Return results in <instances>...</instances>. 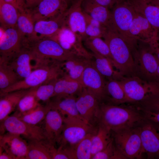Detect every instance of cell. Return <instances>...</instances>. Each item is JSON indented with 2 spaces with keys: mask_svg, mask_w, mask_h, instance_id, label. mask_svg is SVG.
Instances as JSON below:
<instances>
[{
  "mask_svg": "<svg viewBox=\"0 0 159 159\" xmlns=\"http://www.w3.org/2000/svg\"><path fill=\"white\" fill-rule=\"evenodd\" d=\"M144 118L139 110L132 107L102 103L100 104L99 124L114 132L135 127Z\"/></svg>",
  "mask_w": 159,
  "mask_h": 159,
  "instance_id": "6da1fadb",
  "label": "cell"
},
{
  "mask_svg": "<svg viewBox=\"0 0 159 159\" xmlns=\"http://www.w3.org/2000/svg\"><path fill=\"white\" fill-rule=\"evenodd\" d=\"M62 62L46 59L40 60L34 65V69L24 79L0 91V95L15 91L30 89L54 80L64 74Z\"/></svg>",
  "mask_w": 159,
  "mask_h": 159,
  "instance_id": "7a4b0ae2",
  "label": "cell"
},
{
  "mask_svg": "<svg viewBox=\"0 0 159 159\" xmlns=\"http://www.w3.org/2000/svg\"><path fill=\"white\" fill-rule=\"evenodd\" d=\"M102 38L109 47L116 69L124 77L136 75L132 51L126 41L111 27L107 28Z\"/></svg>",
  "mask_w": 159,
  "mask_h": 159,
  "instance_id": "3957f363",
  "label": "cell"
},
{
  "mask_svg": "<svg viewBox=\"0 0 159 159\" xmlns=\"http://www.w3.org/2000/svg\"><path fill=\"white\" fill-rule=\"evenodd\" d=\"M22 45L31 52L35 61L50 59L64 62L78 55L65 49L50 38L23 40Z\"/></svg>",
  "mask_w": 159,
  "mask_h": 159,
  "instance_id": "277c9868",
  "label": "cell"
},
{
  "mask_svg": "<svg viewBox=\"0 0 159 159\" xmlns=\"http://www.w3.org/2000/svg\"><path fill=\"white\" fill-rule=\"evenodd\" d=\"M111 27L126 41L132 50L137 46V42L131 37L129 30L135 11L127 0H118L112 8Z\"/></svg>",
  "mask_w": 159,
  "mask_h": 159,
  "instance_id": "5b68a950",
  "label": "cell"
},
{
  "mask_svg": "<svg viewBox=\"0 0 159 159\" xmlns=\"http://www.w3.org/2000/svg\"><path fill=\"white\" fill-rule=\"evenodd\" d=\"M115 144L127 159H141L144 153L140 127L112 132Z\"/></svg>",
  "mask_w": 159,
  "mask_h": 159,
  "instance_id": "8992f818",
  "label": "cell"
},
{
  "mask_svg": "<svg viewBox=\"0 0 159 159\" xmlns=\"http://www.w3.org/2000/svg\"><path fill=\"white\" fill-rule=\"evenodd\" d=\"M128 102H140L159 92V85L137 75L124 77L120 80Z\"/></svg>",
  "mask_w": 159,
  "mask_h": 159,
  "instance_id": "52a82bcc",
  "label": "cell"
},
{
  "mask_svg": "<svg viewBox=\"0 0 159 159\" xmlns=\"http://www.w3.org/2000/svg\"><path fill=\"white\" fill-rule=\"evenodd\" d=\"M132 53L136 75L146 81L157 83L158 60L149 46L148 47H140L138 49L136 47Z\"/></svg>",
  "mask_w": 159,
  "mask_h": 159,
  "instance_id": "ba28073f",
  "label": "cell"
},
{
  "mask_svg": "<svg viewBox=\"0 0 159 159\" xmlns=\"http://www.w3.org/2000/svg\"><path fill=\"white\" fill-rule=\"evenodd\" d=\"M64 125L60 138L57 143L58 148H63L76 144L89 134L95 133L96 127L80 119L64 122Z\"/></svg>",
  "mask_w": 159,
  "mask_h": 159,
  "instance_id": "9c48e42d",
  "label": "cell"
},
{
  "mask_svg": "<svg viewBox=\"0 0 159 159\" xmlns=\"http://www.w3.org/2000/svg\"><path fill=\"white\" fill-rule=\"evenodd\" d=\"M5 131L19 135L27 141L45 140L40 126L28 124L14 115L0 122V135Z\"/></svg>",
  "mask_w": 159,
  "mask_h": 159,
  "instance_id": "30bf717a",
  "label": "cell"
},
{
  "mask_svg": "<svg viewBox=\"0 0 159 159\" xmlns=\"http://www.w3.org/2000/svg\"><path fill=\"white\" fill-rule=\"evenodd\" d=\"M77 96L76 104L80 116L89 124L97 127L100 103L94 95L84 88Z\"/></svg>",
  "mask_w": 159,
  "mask_h": 159,
  "instance_id": "8fae6325",
  "label": "cell"
},
{
  "mask_svg": "<svg viewBox=\"0 0 159 159\" xmlns=\"http://www.w3.org/2000/svg\"><path fill=\"white\" fill-rule=\"evenodd\" d=\"M66 0H40L35 5L27 8L34 22L41 20L55 19L67 9Z\"/></svg>",
  "mask_w": 159,
  "mask_h": 159,
  "instance_id": "7c38bea8",
  "label": "cell"
},
{
  "mask_svg": "<svg viewBox=\"0 0 159 159\" xmlns=\"http://www.w3.org/2000/svg\"><path fill=\"white\" fill-rule=\"evenodd\" d=\"M22 36L16 28H0V60L9 62L22 48Z\"/></svg>",
  "mask_w": 159,
  "mask_h": 159,
  "instance_id": "4fadbf2b",
  "label": "cell"
},
{
  "mask_svg": "<svg viewBox=\"0 0 159 159\" xmlns=\"http://www.w3.org/2000/svg\"><path fill=\"white\" fill-rule=\"evenodd\" d=\"M80 82L83 87L94 95L100 103L104 102L106 99V82L104 77L95 68L92 62L84 70Z\"/></svg>",
  "mask_w": 159,
  "mask_h": 159,
  "instance_id": "5bb4252c",
  "label": "cell"
},
{
  "mask_svg": "<svg viewBox=\"0 0 159 159\" xmlns=\"http://www.w3.org/2000/svg\"><path fill=\"white\" fill-rule=\"evenodd\" d=\"M51 38L65 49L76 55L90 59L93 58L92 54L88 52L83 45L81 37L65 26H63Z\"/></svg>",
  "mask_w": 159,
  "mask_h": 159,
  "instance_id": "9a60e30c",
  "label": "cell"
},
{
  "mask_svg": "<svg viewBox=\"0 0 159 159\" xmlns=\"http://www.w3.org/2000/svg\"><path fill=\"white\" fill-rule=\"evenodd\" d=\"M147 120L140 127L144 153L148 159H159V125Z\"/></svg>",
  "mask_w": 159,
  "mask_h": 159,
  "instance_id": "2e32d148",
  "label": "cell"
},
{
  "mask_svg": "<svg viewBox=\"0 0 159 159\" xmlns=\"http://www.w3.org/2000/svg\"><path fill=\"white\" fill-rule=\"evenodd\" d=\"M129 33L131 38L135 41L149 44L158 38L159 31L145 17L135 11Z\"/></svg>",
  "mask_w": 159,
  "mask_h": 159,
  "instance_id": "e0dca14e",
  "label": "cell"
},
{
  "mask_svg": "<svg viewBox=\"0 0 159 159\" xmlns=\"http://www.w3.org/2000/svg\"><path fill=\"white\" fill-rule=\"evenodd\" d=\"M42 122V123L40 126L45 140L55 146L60 138L64 126L62 116L56 109L51 107Z\"/></svg>",
  "mask_w": 159,
  "mask_h": 159,
  "instance_id": "ac0fdd59",
  "label": "cell"
},
{
  "mask_svg": "<svg viewBox=\"0 0 159 159\" xmlns=\"http://www.w3.org/2000/svg\"><path fill=\"white\" fill-rule=\"evenodd\" d=\"M82 1L76 0L67 9L64 14L63 26L79 35L83 40L87 37L85 18L82 7Z\"/></svg>",
  "mask_w": 159,
  "mask_h": 159,
  "instance_id": "d6986e66",
  "label": "cell"
},
{
  "mask_svg": "<svg viewBox=\"0 0 159 159\" xmlns=\"http://www.w3.org/2000/svg\"><path fill=\"white\" fill-rule=\"evenodd\" d=\"M21 136L9 132L0 135V148L13 159H25L28 149V142Z\"/></svg>",
  "mask_w": 159,
  "mask_h": 159,
  "instance_id": "ffe728a7",
  "label": "cell"
},
{
  "mask_svg": "<svg viewBox=\"0 0 159 159\" xmlns=\"http://www.w3.org/2000/svg\"><path fill=\"white\" fill-rule=\"evenodd\" d=\"M54 98L53 100L47 103L52 107L59 112L64 122L77 119L85 120L81 117L78 110L76 104V97L75 96Z\"/></svg>",
  "mask_w": 159,
  "mask_h": 159,
  "instance_id": "44dd1931",
  "label": "cell"
},
{
  "mask_svg": "<svg viewBox=\"0 0 159 159\" xmlns=\"http://www.w3.org/2000/svg\"><path fill=\"white\" fill-rule=\"evenodd\" d=\"M32 60H34V57L31 52L22 47L20 51L8 62L21 80L28 76L34 69L31 63Z\"/></svg>",
  "mask_w": 159,
  "mask_h": 159,
  "instance_id": "7402d4cb",
  "label": "cell"
},
{
  "mask_svg": "<svg viewBox=\"0 0 159 159\" xmlns=\"http://www.w3.org/2000/svg\"><path fill=\"white\" fill-rule=\"evenodd\" d=\"M135 11L159 31V6L150 0H127Z\"/></svg>",
  "mask_w": 159,
  "mask_h": 159,
  "instance_id": "603a6c76",
  "label": "cell"
},
{
  "mask_svg": "<svg viewBox=\"0 0 159 159\" xmlns=\"http://www.w3.org/2000/svg\"><path fill=\"white\" fill-rule=\"evenodd\" d=\"M64 13L55 19L39 20L35 22L33 37L29 40L53 37L63 26Z\"/></svg>",
  "mask_w": 159,
  "mask_h": 159,
  "instance_id": "cb8c5ba5",
  "label": "cell"
},
{
  "mask_svg": "<svg viewBox=\"0 0 159 159\" xmlns=\"http://www.w3.org/2000/svg\"><path fill=\"white\" fill-rule=\"evenodd\" d=\"M82 7L84 12L107 28L111 25V12L109 9L95 0H83Z\"/></svg>",
  "mask_w": 159,
  "mask_h": 159,
  "instance_id": "d4e9b609",
  "label": "cell"
},
{
  "mask_svg": "<svg viewBox=\"0 0 159 159\" xmlns=\"http://www.w3.org/2000/svg\"><path fill=\"white\" fill-rule=\"evenodd\" d=\"M83 88L80 82L71 79L64 73L55 82L54 94L52 98H59L77 95Z\"/></svg>",
  "mask_w": 159,
  "mask_h": 159,
  "instance_id": "484cf974",
  "label": "cell"
},
{
  "mask_svg": "<svg viewBox=\"0 0 159 159\" xmlns=\"http://www.w3.org/2000/svg\"><path fill=\"white\" fill-rule=\"evenodd\" d=\"M31 89L17 90L0 95V122L14 110L20 100Z\"/></svg>",
  "mask_w": 159,
  "mask_h": 159,
  "instance_id": "4316f807",
  "label": "cell"
},
{
  "mask_svg": "<svg viewBox=\"0 0 159 159\" xmlns=\"http://www.w3.org/2000/svg\"><path fill=\"white\" fill-rule=\"evenodd\" d=\"M92 59L76 55L62 62L65 74L71 79L80 83L82 74L86 67L92 62Z\"/></svg>",
  "mask_w": 159,
  "mask_h": 159,
  "instance_id": "83f0119b",
  "label": "cell"
},
{
  "mask_svg": "<svg viewBox=\"0 0 159 159\" xmlns=\"http://www.w3.org/2000/svg\"><path fill=\"white\" fill-rule=\"evenodd\" d=\"M95 133L88 134L73 145L61 149L64 151L69 159H91L92 139Z\"/></svg>",
  "mask_w": 159,
  "mask_h": 159,
  "instance_id": "f1b7e54d",
  "label": "cell"
},
{
  "mask_svg": "<svg viewBox=\"0 0 159 159\" xmlns=\"http://www.w3.org/2000/svg\"><path fill=\"white\" fill-rule=\"evenodd\" d=\"M92 54V64L104 77L120 80L124 77L116 69L110 59L98 54Z\"/></svg>",
  "mask_w": 159,
  "mask_h": 159,
  "instance_id": "f546056e",
  "label": "cell"
},
{
  "mask_svg": "<svg viewBox=\"0 0 159 159\" xmlns=\"http://www.w3.org/2000/svg\"><path fill=\"white\" fill-rule=\"evenodd\" d=\"M25 159H52L50 152L52 144L46 140L28 141Z\"/></svg>",
  "mask_w": 159,
  "mask_h": 159,
  "instance_id": "4dcf8cb0",
  "label": "cell"
},
{
  "mask_svg": "<svg viewBox=\"0 0 159 159\" xmlns=\"http://www.w3.org/2000/svg\"><path fill=\"white\" fill-rule=\"evenodd\" d=\"M19 11L14 6L3 0H0L1 27L4 29L16 28Z\"/></svg>",
  "mask_w": 159,
  "mask_h": 159,
  "instance_id": "1f68e13d",
  "label": "cell"
},
{
  "mask_svg": "<svg viewBox=\"0 0 159 159\" xmlns=\"http://www.w3.org/2000/svg\"><path fill=\"white\" fill-rule=\"evenodd\" d=\"M105 90L106 98L108 97L113 104L118 105L128 102L120 80H109L106 82Z\"/></svg>",
  "mask_w": 159,
  "mask_h": 159,
  "instance_id": "d6a6232c",
  "label": "cell"
},
{
  "mask_svg": "<svg viewBox=\"0 0 159 159\" xmlns=\"http://www.w3.org/2000/svg\"><path fill=\"white\" fill-rule=\"evenodd\" d=\"M112 138L111 131L103 125L99 123L97 131L93 135L92 139V157L105 148Z\"/></svg>",
  "mask_w": 159,
  "mask_h": 159,
  "instance_id": "836d02e7",
  "label": "cell"
},
{
  "mask_svg": "<svg viewBox=\"0 0 159 159\" xmlns=\"http://www.w3.org/2000/svg\"><path fill=\"white\" fill-rule=\"evenodd\" d=\"M34 22L27 10L19 11L16 28L21 34L22 40L32 39L34 32Z\"/></svg>",
  "mask_w": 159,
  "mask_h": 159,
  "instance_id": "e575fe53",
  "label": "cell"
},
{
  "mask_svg": "<svg viewBox=\"0 0 159 159\" xmlns=\"http://www.w3.org/2000/svg\"><path fill=\"white\" fill-rule=\"evenodd\" d=\"M51 108L48 103L45 105L40 104L29 111L16 116L28 124L37 125L43 121Z\"/></svg>",
  "mask_w": 159,
  "mask_h": 159,
  "instance_id": "d590c367",
  "label": "cell"
},
{
  "mask_svg": "<svg viewBox=\"0 0 159 159\" xmlns=\"http://www.w3.org/2000/svg\"><path fill=\"white\" fill-rule=\"evenodd\" d=\"M20 80L8 62L0 60V91Z\"/></svg>",
  "mask_w": 159,
  "mask_h": 159,
  "instance_id": "8d00e7d4",
  "label": "cell"
},
{
  "mask_svg": "<svg viewBox=\"0 0 159 159\" xmlns=\"http://www.w3.org/2000/svg\"><path fill=\"white\" fill-rule=\"evenodd\" d=\"M83 41L85 45L92 52V53L105 57L110 59L112 62L109 47L106 42L101 38L87 37Z\"/></svg>",
  "mask_w": 159,
  "mask_h": 159,
  "instance_id": "74e56055",
  "label": "cell"
},
{
  "mask_svg": "<svg viewBox=\"0 0 159 159\" xmlns=\"http://www.w3.org/2000/svg\"><path fill=\"white\" fill-rule=\"evenodd\" d=\"M35 87L32 88L29 91L21 98L16 107V110L13 115L16 116H19L40 105L35 95Z\"/></svg>",
  "mask_w": 159,
  "mask_h": 159,
  "instance_id": "f35d334b",
  "label": "cell"
},
{
  "mask_svg": "<svg viewBox=\"0 0 159 159\" xmlns=\"http://www.w3.org/2000/svg\"><path fill=\"white\" fill-rule=\"evenodd\" d=\"M84 13L86 23L85 33L87 37L102 38L107 27L84 12Z\"/></svg>",
  "mask_w": 159,
  "mask_h": 159,
  "instance_id": "ab89813d",
  "label": "cell"
},
{
  "mask_svg": "<svg viewBox=\"0 0 159 159\" xmlns=\"http://www.w3.org/2000/svg\"><path fill=\"white\" fill-rule=\"evenodd\" d=\"M125 159L127 158L116 147L112 137V140L107 146L94 155L91 159Z\"/></svg>",
  "mask_w": 159,
  "mask_h": 159,
  "instance_id": "60d3db41",
  "label": "cell"
},
{
  "mask_svg": "<svg viewBox=\"0 0 159 159\" xmlns=\"http://www.w3.org/2000/svg\"><path fill=\"white\" fill-rule=\"evenodd\" d=\"M57 79L44 83L35 88V95L39 101L47 103L49 101L50 99L53 97L55 83Z\"/></svg>",
  "mask_w": 159,
  "mask_h": 159,
  "instance_id": "b9f144b4",
  "label": "cell"
},
{
  "mask_svg": "<svg viewBox=\"0 0 159 159\" xmlns=\"http://www.w3.org/2000/svg\"><path fill=\"white\" fill-rule=\"evenodd\" d=\"M140 103L143 109L153 112H159V92L151 95Z\"/></svg>",
  "mask_w": 159,
  "mask_h": 159,
  "instance_id": "7bdbcfd3",
  "label": "cell"
},
{
  "mask_svg": "<svg viewBox=\"0 0 159 159\" xmlns=\"http://www.w3.org/2000/svg\"><path fill=\"white\" fill-rule=\"evenodd\" d=\"M146 120L159 125V112H153L142 109Z\"/></svg>",
  "mask_w": 159,
  "mask_h": 159,
  "instance_id": "ee69618b",
  "label": "cell"
},
{
  "mask_svg": "<svg viewBox=\"0 0 159 159\" xmlns=\"http://www.w3.org/2000/svg\"><path fill=\"white\" fill-rule=\"evenodd\" d=\"M4 1L12 5L19 11H26L27 7L25 0H3Z\"/></svg>",
  "mask_w": 159,
  "mask_h": 159,
  "instance_id": "f6af8a7d",
  "label": "cell"
},
{
  "mask_svg": "<svg viewBox=\"0 0 159 159\" xmlns=\"http://www.w3.org/2000/svg\"><path fill=\"white\" fill-rule=\"evenodd\" d=\"M157 59L159 60V36L158 39L148 44Z\"/></svg>",
  "mask_w": 159,
  "mask_h": 159,
  "instance_id": "bcb514c9",
  "label": "cell"
},
{
  "mask_svg": "<svg viewBox=\"0 0 159 159\" xmlns=\"http://www.w3.org/2000/svg\"><path fill=\"white\" fill-rule=\"evenodd\" d=\"M99 4L107 7L112 9L118 0H95Z\"/></svg>",
  "mask_w": 159,
  "mask_h": 159,
  "instance_id": "7dc6e473",
  "label": "cell"
},
{
  "mask_svg": "<svg viewBox=\"0 0 159 159\" xmlns=\"http://www.w3.org/2000/svg\"><path fill=\"white\" fill-rule=\"evenodd\" d=\"M0 159H13L9 153L0 148Z\"/></svg>",
  "mask_w": 159,
  "mask_h": 159,
  "instance_id": "c3c4849f",
  "label": "cell"
},
{
  "mask_svg": "<svg viewBox=\"0 0 159 159\" xmlns=\"http://www.w3.org/2000/svg\"><path fill=\"white\" fill-rule=\"evenodd\" d=\"M27 8L32 7L36 4L40 0H25Z\"/></svg>",
  "mask_w": 159,
  "mask_h": 159,
  "instance_id": "681fc988",
  "label": "cell"
},
{
  "mask_svg": "<svg viewBox=\"0 0 159 159\" xmlns=\"http://www.w3.org/2000/svg\"><path fill=\"white\" fill-rule=\"evenodd\" d=\"M158 65L157 71L156 82L157 84L159 85V60L158 59Z\"/></svg>",
  "mask_w": 159,
  "mask_h": 159,
  "instance_id": "f907efd6",
  "label": "cell"
},
{
  "mask_svg": "<svg viewBox=\"0 0 159 159\" xmlns=\"http://www.w3.org/2000/svg\"><path fill=\"white\" fill-rule=\"evenodd\" d=\"M152 3L159 6V0H150Z\"/></svg>",
  "mask_w": 159,
  "mask_h": 159,
  "instance_id": "816d5d0a",
  "label": "cell"
},
{
  "mask_svg": "<svg viewBox=\"0 0 159 159\" xmlns=\"http://www.w3.org/2000/svg\"><path fill=\"white\" fill-rule=\"evenodd\" d=\"M66 0L67 1V0Z\"/></svg>",
  "mask_w": 159,
  "mask_h": 159,
  "instance_id": "f5cc1de1",
  "label": "cell"
},
{
  "mask_svg": "<svg viewBox=\"0 0 159 159\" xmlns=\"http://www.w3.org/2000/svg\"></svg>",
  "mask_w": 159,
  "mask_h": 159,
  "instance_id": "db71d44e",
  "label": "cell"
},
{
  "mask_svg": "<svg viewBox=\"0 0 159 159\" xmlns=\"http://www.w3.org/2000/svg\"></svg>",
  "mask_w": 159,
  "mask_h": 159,
  "instance_id": "11a10c76",
  "label": "cell"
}]
</instances>
